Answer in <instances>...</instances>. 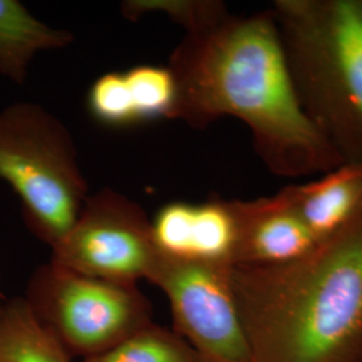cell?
I'll return each instance as SVG.
<instances>
[{
	"label": "cell",
	"mask_w": 362,
	"mask_h": 362,
	"mask_svg": "<svg viewBox=\"0 0 362 362\" xmlns=\"http://www.w3.org/2000/svg\"><path fill=\"white\" fill-rule=\"evenodd\" d=\"M168 67L177 89L172 119L194 129L224 117L240 119L260 161L279 177L322 175L344 164L300 105L272 8L228 13L185 33Z\"/></svg>",
	"instance_id": "1"
},
{
	"label": "cell",
	"mask_w": 362,
	"mask_h": 362,
	"mask_svg": "<svg viewBox=\"0 0 362 362\" xmlns=\"http://www.w3.org/2000/svg\"><path fill=\"white\" fill-rule=\"evenodd\" d=\"M252 362H362V211L308 255L235 264Z\"/></svg>",
	"instance_id": "2"
},
{
	"label": "cell",
	"mask_w": 362,
	"mask_h": 362,
	"mask_svg": "<svg viewBox=\"0 0 362 362\" xmlns=\"http://www.w3.org/2000/svg\"><path fill=\"white\" fill-rule=\"evenodd\" d=\"M270 8L303 110L344 163H362V0Z\"/></svg>",
	"instance_id": "3"
},
{
	"label": "cell",
	"mask_w": 362,
	"mask_h": 362,
	"mask_svg": "<svg viewBox=\"0 0 362 362\" xmlns=\"http://www.w3.org/2000/svg\"><path fill=\"white\" fill-rule=\"evenodd\" d=\"M65 124L37 103L0 110V180L22 204L28 231L52 248L77 219L89 185Z\"/></svg>",
	"instance_id": "4"
},
{
	"label": "cell",
	"mask_w": 362,
	"mask_h": 362,
	"mask_svg": "<svg viewBox=\"0 0 362 362\" xmlns=\"http://www.w3.org/2000/svg\"><path fill=\"white\" fill-rule=\"evenodd\" d=\"M23 298L66 353L83 360L153 322L152 302L139 286L86 276L52 260L30 275Z\"/></svg>",
	"instance_id": "5"
},
{
	"label": "cell",
	"mask_w": 362,
	"mask_h": 362,
	"mask_svg": "<svg viewBox=\"0 0 362 362\" xmlns=\"http://www.w3.org/2000/svg\"><path fill=\"white\" fill-rule=\"evenodd\" d=\"M233 267L158 252L148 279L168 298L173 330L203 362H252L235 297Z\"/></svg>",
	"instance_id": "6"
},
{
	"label": "cell",
	"mask_w": 362,
	"mask_h": 362,
	"mask_svg": "<svg viewBox=\"0 0 362 362\" xmlns=\"http://www.w3.org/2000/svg\"><path fill=\"white\" fill-rule=\"evenodd\" d=\"M158 258L152 220L127 194L101 188L89 194L50 260L71 272L119 285L148 281Z\"/></svg>",
	"instance_id": "7"
},
{
	"label": "cell",
	"mask_w": 362,
	"mask_h": 362,
	"mask_svg": "<svg viewBox=\"0 0 362 362\" xmlns=\"http://www.w3.org/2000/svg\"><path fill=\"white\" fill-rule=\"evenodd\" d=\"M152 236L164 257L235 264L238 226L231 200L168 203L152 220Z\"/></svg>",
	"instance_id": "8"
},
{
	"label": "cell",
	"mask_w": 362,
	"mask_h": 362,
	"mask_svg": "<svg viewBox=\"0 0 362 362\" xmlns=\"http://www.w3.org/2000/svg\"><path fill=\"white\" fill-rule=\"evenodd\" d=\"M238 226L235 264L272 266L302 258L321 240L300 219L285 192L231 199Z\"/></svg>",
	"instance_id": "9"
},
{
	"label": "cell",
	"mask_w": 362,
	"mask_h": 362,
	"mask_svg": "<svg viewBox=\"0 0 362 362\" xmlns=\"http://www.w3.org/2000/svg\"><path fill=\"white\" fill-rule=\"evenodd\" d=\"M291 206L321 242L362 211V163H344L317 180L284 189Z\"/></svg>",
	"instance_id": "10"
},
{
	"label": "cell",
	"mask_w": 362,
	"mask_h": 362,
	"mask_svg": "<svg viewBox=\"0 0 362 362\" xmlns=\"http://www.w3.org/2000/svg\"><path fill=\"white\" fill-rule=\"evenodd\" d=\"M74 35L39 21L18 0H0V76L23 85L39 52L65 49Z\"/></svg>",
	"instance_id": "11"
},
{
	"label": "cell",
	"mask_w": 362,
	"mask_h": 362,
	"mask_svg": "<svg viewBox=\"0 0 362 362\" xmlns=\"http://www.w3.org/2000/svg\"><path fill=\"white\" fill-rule=\"evenodd\" d=\"M39 324L26 299H6L0 308V362H71Z\"/></svg>",
	"instance_id": "12"
},
{
	"label": "cell",
	"mask_w": 362,
	"mask_h": 362,
	"mask_svg": "<svg viewBox=\"0 0 362 362\" xmlns=\"http://www.w3.org/2000/svg\"><path fill=\"white\" fill-rule=\"evenodd\" d=\"M83 362H203L173 329L152 322Z\"/></svg>",
	"instance_id": "13"
},
{
	"label": "cell",
	"mask_w": 362,
	"mask_h": 362,
	"mask_svg": "<svg viewBox=\"0 0 362 362\" xmlns=\"http://www.w3.org/2000/svg\"><path fill=\"white\" fill-rule=\"evenodd\" d=\"M124 73L140 122L172 119L177 89L168 66L139 65Z\"/></svg>",
	"instance_id": "14"
},
{
	"label": "cell",
	"mask_w": 362,
	"mask_h": 362,
	"mask_svg": "<svg viewBox=\"0 0 362 362\" xmlns=\"http://www.w3.org/2000/svg\"><path fill=\"white\" fill-rule=\"evenodd\" d=\"M121 10L130 21H137L148 13H167L185 33L214 26L230 13L219 0H129L122 3Z\"/></svg>",
	"instance_id": "15"
},
{
	"label": "cell",
	"mask_w": 362,
	"mask_h": 362,
	"mask_svg": "<svg viewBox=\"0 0 362 362\" xmlns=\"http://www.w3.org/2000/svg\"><path fill=\"white\" fill-rule=\"evenodd\" d=\"M88 109L100 124L124 128L140 124L124 71L105 73L91 83Z\"/></svg>",
	"instance_id": "16"
},
{
	"label": "cell",
	"mask_w": 362,
	"mask_h": 362,
	"mask_svg": "<svg viewBox=\"0 0 362 362\" xmlns=\"http://www.w3.org/2000/svg\"><path fill=\"white\" fill-rule=\"evenodd\" d=\"M4 300H6V298H4L3 293H1V290H0V308H1V305L4 303Z\"/></svg>",
	"instance_id": "17"
}]
</instances>
